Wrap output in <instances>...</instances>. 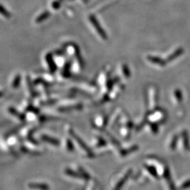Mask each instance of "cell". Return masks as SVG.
Returning <instances> with one entry per match:
<instances>
[{
    "mask_svg": "<svg viewBox=\"0 0 190 190\" xmlns=\"http://www.w3.org/2000/svg\"><path fill=\"white\" fill-rule=\"evenodd\" d=\"M68 132H69L70 135H71L72 137H73V138H74L75 140L77 141V142H78V145L81 147V148L83 149V150H85L86 152H87V154L89 155L90 157L94 156V154H93V152L92 151L91 149H90L89 147H88V146L85 143L84 141L82 140L79 136H78L75 133L74 131H73V130H70L69 131H68Z\"/></svg>",
    "mask_w": 190,
    "mask_h": 190,
    "instance_id": "obj_1",
    "label": "cell"
},
{
    "mask_svg": "<svg viewBox=\"0 0 190 190\" xmlns=\"http://www.w3.org/2000/svg\"><path fill=\"white\" fill-rule=\"evenodd\" d=\"M89 21H90V22L93 24L94 28L96 29V31H97L98 33L99 34V35H100L101 37H103V38H106V33L104 32V31L102 30V28H101L100 25H99V22L96 20V19H95V17L94 16H89Z\"/></svg>",
    "mask_w": 190,
    "mask_h": 190,
    "instance_id": "obj_2",
    "label": "cell"
},
{
    "mask_svg": "<svg viewBox=\"0 0 190 190\" xmlns=\"http://www.w3.org/2000/svg\"><path fill=\"white\" fill-rule=\"evenodd\" d=\"M46 59V61L48 63V66L49 68H50V70L51 73H55L57 70V66L56 65L54 60L53 56H52V54L51 53H48L45 56Z\"/></svg>",
    "mask_w": 190,
    "mask_h": 190,
    "instance_id": "obj_3",
    "label": "cell"
},
{
    "mask_svg": "<svg viewBox=\"0 0 190 190\" xmlns=\"http://www.w3.org/2000/svg\"><path fill=\"white\" fill-rule=\"evenodd\" d=\"M30 189L37 190H50V186L45 183H30L28 184Z\"/></svg>",
    "mask_w": 190,
    "mask_h": 190,
    "instance_id": "obj_4",
    "label": "cell"
},
{
    "mask_svg": "<svg viewBox=\"0 0 190 190\" xmlns=\"http://www.w3.org/2000/svg\"><path fill=\"white\" fill-rule=\"evenodd\" d=\"M41 139H42V141L44 142H47V143L50 144V145H52L54 146H59L60 145V141L57 139L54 138V137H50L48 135H42L41 136Z\"/></svg>",
    "mask_w": 190,
    "mask_h": 190,
    "instance_id": "obj_5",
    "label": "cell"
},
{
    "mask_svg": "<svg viewBox=\"0 0 190 190\" xmlns=\"http://www.w3.org/2000/svg\"><path fill=\"white\" fill-rule=\"evenodd\" d=\"M163 175H164V178H165V180H166V181L168 182V184L170 187V190H176V187H175L174 182H173V180H172L170 170H168V168H166V169L165 170L164 174H163Z\"/></svg>",
    "mask_w": 190,
    "mask_h": 190,
    "instance_id": "obj_6",
    "label": "cell"
},
{
    "mask_svg": "<svg viewBox=\"0 0 190 190\" xmlns=\"http://www.w3.org/2000/svg\"><path fill=\"white\" fill-rule=\"evenodd\" d=\"M131 173H132V170H130L127 173H126V175H124L123 178L122 179L117 183V184L116 185V187L114 188V190H120L121 188L123 187L124 184L126 182V181L128 180L129 177L130 176Z\"/></svg>",
    "mask_w": 190,
    "mask_h": 190,
    "instance_id": "obj_7",
    "label": "cell"
},
{
    "mask_svg": "<svg viewBox=\"0 0 190 190\" xmlns=\"http://www.w3.org/2000/svg\"><path fill=\"white\" fill-rule=\"evenodd\" d=\"M9 111L10 114H12V115H14V116H16V117H17L18 118L20 119L21 120H25V116L24 115V114H21V113L19 112V111H18L15 108L10 107L9 109Z\"/></svg>",
    "mask_w": 190,
    "mask_h": 190,
    "instance_id": "obj_8",
    "label": "cell"
},
{
    "mask_svg": "<svg viewBox=\"0 0 190 190\" xmlns=\"http://www.w3.org/2000/svg\"><path fill=\"white\" fill-rule=\"evenodd\" d=\"M65 173L66 175H68V176L72 177V178H78V179H80V178H83V176H82L81 174L80 173H78V172H75L74 170L69 169V168H67L65 170Z\"/></svg>",
    "mask_w": 190,
    "mask_h": 190,
    "instance_id": "obj_9",
    "label": "cell"
},
{
    "mask_svg": "<svg viewBox=\"0 0 190 190\" xmlns=\"http://www.w3.org/2000/svg\"><path fill=\"white\" fill-rule=\"evenodd\" d=\"M50 16V11H45V12L42 13V14H41L37 18L35 22L37 23H41V22H43L44 21L47 20V19H48Z\"/></svg>",
    "mask_w": 190,
    "mask_h": 190,
    "instance_id": "obj_10",
    "label": "cell"
},
{
    "mask_svg": "<svg viewBox=\"0 0 190 190\" xmlns=\"http://www.w3.org/2000/svg\"><path fill=\"white\" fill-rule=\"evenodd\" d=\"M21 82V76L20 74H17L16 75V77L14 78V80L12 82V84H11V87L14 88V89H17L18 87H19Z\"/></svg>",
    "mask_w": 190,
    "mask_h": 190,
    "instance_id": "obj_11",
    "label": "cell"
},
{
    "mask_svg": "<svg viewBox=\"0 0 190 190\" xmlns=\"http://www.w3.org/2000/svg\"><path fill=\"white\" fill-rule=\"evenodd\" d=\"M71 66V62H68L65 63L64 67L63 68V71H62V75L65 78H68L70 75V69Z\"/></svg>",
    "mask_w": 190,
    "mask_h": 190,
    "instance_id": "obj_12",
    "label": "cell"
},
{
    "mask_svg": "<svg viewBox=\"0 0 190 190\" xmlns=\"http://www.w3.org/2000/svg\"><path fill=\"white\" fill-rule=\"evenodd\" d=\"M145 168H147V170L149 172V173L152 175L153 177H154L156 178H158V173H157L156 169L153 166H149V165H145Z\"/></svg>",
    "mask_w": 190,
    "mask_h": 190,
    "instance_id": "obj_13",
    "label": "cell"
},
{
    "mask_svg": "<svg viewBox=\"0 0 190 190\" xmlns=\"http://www.w3.org/2000/svg\"><path fill=\"white\" fill-rule=\"evenodd\" d=\"M74 51H75V56H76L77 60L79 62L80 64H83V59H82V56H81V54L80 52V50L78 48V46H74Z\"/></svg>",
    "mask_w": 190,
    "mask_h": 190,
    "instance_id": "obj_14",
    "label": "cell"
},
{
    "mask_svg": "<svg viewBox=\"0 0 190 190\" xmlns=\"http://www.w3.org/2000/svg\"><path fill=\"white\" fill-rule=\"evenodd\" d=\"M0 14H1L5 18H7V19H9V18H10L11 16L10 12L7 9H6L2 5H1V4H0Z\"/></svg>",
    "mask_w": 190,
    "mask_h": 190,
    "instance_id": "obj_15",
    "label": "cell"
},
{
    "mask_svg": "<svg viewBox=\"0 0 190 190\" xmlns=\"http://www.w3.org/2000/svg\"><path fill=\"white\" fill-rule=\"evenodd\" d=\"M27 85H28V87L29 91H30L31 95H32V96H36V92H35V90H34L33 87L32 86V84H31V82L29 77H27Z\"/></svg>",
    "mask_w": 190,
    "mask_h": 190,
    "instance_id": "obj_16",
    "label": "cell"
},
{
    "mask_svg": "<svg viewBox=\"0 0 190 190\" xmlns=\"http://www.w3.org/2000/svg\"><path fill=\"white\" fill-rule=\"evenodd\" d=\"M66 147H67V149L68 151H74L75 150V147H74V145H73V143L72 142V141L70 140V139H68V140H66Z\"/></svg>",
    "mask_w": 190,
    "mask_h": 190,
    "instance_id": "obj_17",
    "label": "cell"
},
{
    "mask_svg": "<svg viewBox=\"0 0 190 190\" xmlns=\"http://www.w3.org/2000/svg\"><path fill=\"white\" fill-rule=\"evenodd\" d=\"M79 170H80V173L81 174L82 176H83V178H85V179H86V180L89 179L90 176L87 173H86V172H85L82 168H79Z\"/></svg>",
    "mask_w": 190,
    "mask_h": 190,
    "instance_id": "obj_18",
    "label": "cell"
},
{
    "mask_svg": "<svg viewBox=\"0 0 190 190\" xmlns=\"http://www.w3.org/2000/svg\"><path fill=\"white\" fill-rule=\"evenodd\" d=\"M188 188H190V180H187V181L184 182V183H183L180 186V189H182V190H184V189H188Z\"/></svg>",
    "mask_w": 190,
    "mask_h": 190,
    "instance_id": "obj_19",
    "label": "cell"
},
{
    "mask_svg": "<svg viewBox=\"0 0 190 190\" xmlns=\"http://www.w3.org/2000/svg\"><path fill=\"white\" fill-rule=\"evenodd\" d=\"M61 1L60 0H57V1H54V2L52 3V7H53L54 9H59V8L60 5H61Z\"/></svg>",
    "mask_w": 190,
    "mask_h": 190,
    "instance_id": "obj_20",
    "label": "cell"
},
{
    "mask_svg": "<svg viewBox=\"0 0 190 190\" xmlns=\"http://www.w3.org/2000/svg\"><path fill=\"white\" fill-rule=\"evenodd\" d=\"M4 92L0 91V98L2 97V96H4Z\"/></svg>",
    "mask_w": 190,
    "mask_h": 190,
    "instance_id": "obj_21",
    "label": "cell"
}]
</instances>
